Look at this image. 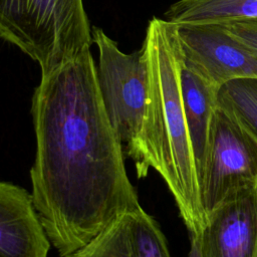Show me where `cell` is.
<instances>
[{"label":"cell","mask_w":257,"mask_h":257,"mask_svg":"<svg viewBox=\"0 0 257 257\" xmlns=\"http://www.w3.org/2000/svg\"><path fill=\"white\" fill-rule=\"evenodd\" d=\"M31 114L34 206L51 245L60 257H71L116 218L141 206L89 49L41 75Z\"/></svg>","instance_id":"6da1fadb"},{"label":"cell","mask_w":257,"mask_h":257,"mask_svg":"<svg viewBox=\"0 0 257 257\" xmlns=\"http://www.w3.org/2000/svg\"><path fill=\"white\" fill-rule=\"evenodd\" d=\"M150 89L141 131L126 155L138 178L155 170L171 192L191 237L206 224L196 163L185 118L182 92V53L176 24L154 17L143 43Z\"/></svg>","instance_id":"7a4b0ae2"},{"label":"cell","mask_w":257,"mask_h":257,"mask_svg":"<svg viewBox=\"0 0 257 257\" xmlns=\"http://www.w3.org/2000/svg\"><path fill=\"white\" fill-rule=\"evenodd\" d=\"M0 38L47 74L90 48L83 0H0Z\"/></svg>","instance_id":"3957f363"},{"label":"cell","mask_w":257,"mask_h":257,"mask_svg":"<svg viewBox=\"0 0 257 257\" xmlns=\"http://www.w3.org/2000/svg\"><path fill=\"white\" fill-rule=\"evenodd\" d=\"M91 36L98 50L95 74L100 97L118 139L127 148L141 131L149 100L145 49L124 53L99 27L91 28Z\"/></svg>","instance_id":"277c9868"},{"label":"cell","mask_w":257,"mask_h":257,"mask_svg":"<svg viewBox=\"0 0 257 257\" xmlns=\"http://www.w3.org/2000/svg\"><path fill=\"white\" fill-rule=\"evenodd\" d=\"M257 184V141L226 109L217 105L199 175L207 215L237 193Z\"/></svg>","instance_id":"5b68a950"},{"label":"cell","mask_w":257,"mask_h":257,"mask_svg":"<svg viewBox=\"0 0 257 257\" xmlns=\"http://www.w3.org/2000/svg\"><path fill=\"white\" fill-rule=\"evenodd\" d=\"M183 63L218 90L236 79H257V57L222 24L176 25Z\"/></svg>","instance_id":"8992f818"},{"label":"cell","mask_w":257,"mask_h":257,"mask_svg":"<svg viewBox=\"0 0 257 257\" xmlns=\"http://www.w3.org/2000/svg\"><path fill=\"white\" fill-rule=\"evenodd\" d=\"M195 236L201 257H257V184L207 215Z\"/></svg>","instance_id":"52a82bcc"},{"label":"cell","mask_w":257,"mask_h":257,"mask_svg":"<svg viewBox=\"0 0 257 257\" xmlns=\"http://www.w3.org/2000/svg\"><path fill=\"white\" fill-rule=\"evenodd\" d=\"M50 245L31 193L0 182V257H47Z\"/></svg>","instance_id":"ba28073f"},{"label":"cell","mask_w":257,"mask_h":257,"mask_svg":"<svg viewBox=\"0 0 257 257\" xmlns=\"http://www.w3.org/2000/svg\"><path fill=\"white\" fill-rule=\"evenodd\" d=\"M218 91L217 88L182 62V102L198 179L205 160L212 117L218 105Z\"/></svg>","instance_id":"9c48e42d"},{"label":"cell","mask_w":257,"mask_h":257,"mask_svg":"<svg viewBox=\"0 0 257 257\" xmlns=\"http://www.w3.org/2000/svg\"><path fill=\"white\" fill-rule=\"evenodd\" d=\"M165 16L176 25L226 24L257 18V0H178Z\"/></svg>","instance_id":"30bf717a"},{"label":"cell","mask_w":257,"mask_h":257,"mask_svg":"<svg viewBox=\"0 0 257 257\" xmlns=\"http://www.w3.org/2000/svg\"><path fill=\"white\" fill-rule=\"evenodd\" d=\"M218 104L257 141V79H236L218 91Z\"/></svg>","instance_id":"8fae6325"},{"label":"cell","mask_w":257,"mask_h":257,"mask_svg":"<svg viewBox=\"0 0 257 257\" xmlns=\"http://www.w3.org/2000/svg\"><path fill=\"white\" fill-rule=\"evenodd\" d=\"M130 214L116 218L71 257H135Z\"/></svg>","instance_id":"7c38bea8"},{"label":"cell","mask_w":257,"mask_h":257,"mask_svg":"<svg viewBox=\"0 0 257 257\" xmlns=\"http://www.w3.org/2000/svg\"><path fill=\"white\" fill-rule=\"evenodd\" d=\"M130 216L135 257H172L161 227L142 206Z\"/></svg>","instance_id":"4fadbf2b"},{"label":"cell","mask_w":257,"mask_h":257,"mask_svg":"<svg viewBox=\"0 0 257 257\" xmlns=\"http://www.w3.org/2000/svg\"><path fill=\"white\" fill-rule=\"evenodd\" d=\"M226 31L257 57V18L222 24Z\"/></svg>","instance_id":"5bb4252c"},{"label":"cell","mask_w":257,"mask_h":257,"mask_svg":"<svg viewBox=\"0 0 257 257\" xmlns=\"http://www.w3.org/2000/svg\"><path fill=\"white\" fill-rule=\"evenodd\" d=\"M188 257H201L198 242L195 237H191V244H190V250H189Z\"/></svg>","instance_id":"9a60e30c"}]
</instances>
